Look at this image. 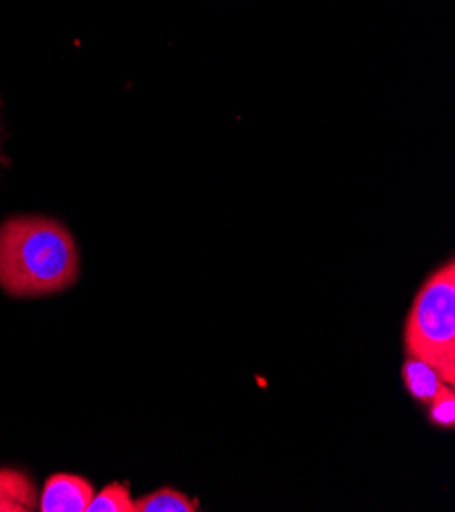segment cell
<instances>
[{
    "label": "cell",
    "mask_w": 455,
    "mask_h": 512,
    "mask_svg": "<svg viewBox=\"0 0 455 512\" xmlns=\"http://www.w3.org/2000/svg\"><path fill=\"white\" fill-rule=\"evenodd\" d=\"M39 504L35 480L17 468H0V512H33Z\"/></svg>",
    "instance_id": "obj_4"
},
{
    "label": "cell",
    "mask_w": 455,
    "mask_h": 512,
    "mask_svg": "<svg viewBox=\"0 0 455 512\" xmlns=\"http://www.w3.org/2000/svg\"><path fill=\"white\" fill-rule=\"evenodd\" d=\"M404 351L455 384V264L433 272L415 296L404 325Z\"/></svg>",
    "instance_id": "obj_2"
},
{
    "label": "cell",
    "mask_w": 455,
    "mask_h": 512,
    "mask_svg": "<svg viewBox=\"0 0 455 512\" xmlns=\"http://www.w3.org/2000/svg\"><path fill=\"white\" fill-rule=\"evenodd\" d=\"M429 419L437 427L451 429L455 425V394L453 386H447L443 392H439L429 404Z\"/></svg>",
    "instance_id": "obj_8"
},
{
    "label": "cell",
    "mask_w": 455,
    "mask_h": 512,
    "mask_svg": "<svg viewBox=\"0 0 455 512\" xmlns=\"http://www.w3.org/2000/svg\"><path fill=\"white\" fill-rule=\"evenodd\" d=\"M80 274L74 235L56 219L19 215L0 225V288L13 298L68 290Z\"/></svg>",
    "instance_id": "obj_1"
},
{
    "label": "cell",
    "mask_w": 455,
    "mask_h": 512,
    "mask_svg": "<svg viewBox=\"0 0 455 512\" xmlns=\"http://www.w3.org/2000/svg\"><path fill=\"white\" fill-rule=\"evenodd\" d=\"M96 490L76 474H54L45 480L37 510L41 512H86Z\"/></svg>",
    "instance_id": "obj_3"
},
{
    "label": "cell",
    "mask_w": 455,
    "mask_h": 512,
    "mask_svg": "<svg viewBox=\"0 0 455 512\" xmlns=\"http://www.w3.org/2000/svg\"><path fill=\"white\" fill-rule=\"evenodd\" d=\"M86 512H133V498L127 484L113 482L94 494Z\"/></svg>",
    "instance_id": "obj_7"
},
{
    "label": "cell",
    "mask_w": 455,
    "mask_h": 512,
    "mask_svg": "<svg viewBox=\"0 0 455 512\" xmlns=\"http://www.w3.org/2000/svg\"><path fill=\"white\" fill-rule=\"evenodd\" d=\"M200 502L176 488H160L133 500V512H196Z\"/></svg>",
    "instance_id": "obj_6"
},
{
    "label": "cell",
    "mask_w": 455,
    "mask_h": 512,
    "mask_svg": "<svg viewBox=\"0 0 455 512\" xmlns=\"http://www.w3.org/2000/svg\"><path fill=\"white\" fill-rule=\"evenodd\" d=\"M402 382L407 386L409 394L425 406L449 386L429 364L413 360V357H409L402 366Z\"/></svg>",
    "instance_id": "obj_5"
}]
</instances>
